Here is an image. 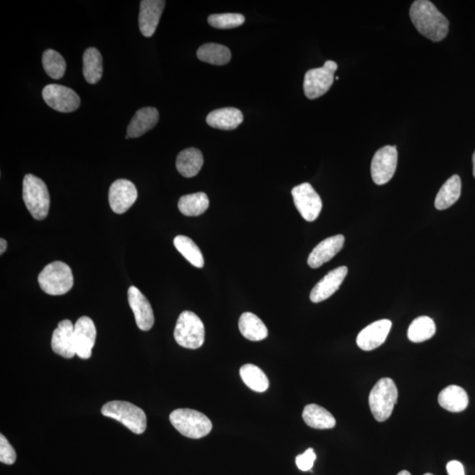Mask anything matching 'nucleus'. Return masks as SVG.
<instances>
[{
	"label": "nucleus",
	"instance_id": "obj_1",
	"mask_svg": "<svg viewBox=\"0 0 475 475\" xmlns=\"http://www.w3.org/2000/svg\"><path fill=\"white\" fill-rule=\"evenodd\" d=\"M409 16L420 34L433 42H440L448 34L449 21L433 2L416 0L412 4Z\"/></svg>",
	"mask_w": 475,
	"mask_h": 475
},
{
	"label": "nucleus",
	"instance_id": "obj_3",
	"mask_svg": "<svg viewBox=\"0 0 475 475\" xmlns=\"http://www.w3.org/2000/svg\"><path fill=\"white\" fill-rule=\"evenodd\" d=\"M172 425L183 436L199 440L212 430V423L202 413L190 408H179L169 416Z\"/></svg>",
	"mask_w": 475,
	"mask_h": 475
},
{
	"label": "nucleus",
	"instance_id": "obj_38",
	"mask_svg": "<svg viewBox=\"0 0 475 475\" xmlns=\"http://www.w3.org/2000/svg\"><path fill=\"white\" fill-rule=\"evenodd\" d=\"M6 248H7V242L6 239H0V253H1V255H3V253H5Z\"/></svg>",
	"mask_w": 475,
	"mask_h": 475
},
{
	"label": "nucleus",
	"instance_id": "obj_25",
	"mask_svg": "<svg viewBox=\"0 0 475 475\" xmlns=\"http://www.w3.org/2000/svg\"><path fill=\"white\" fill-rule=\"evenodd\" d=\"M239 328L241 335L252 342H259L268 336L265 324L252 313H244L241 315L239 320Z\"/></svg>",
	"mask_w": 475,
	"mask_h": 475
},
{
	"label": "nucleus",
	"instance_id": "obj_31",
	"mask_svg": "<svg viewBox=\"0 0 475 475\" xmlns=\"http://www.w3.org/2000/svg\"><path fill=\"white\" fill-rule=\"evenodd\" d=\"M173 245L192 265L199 268L204 267L205 260L201 250L190 238L178 235L173 239Z\"/></svg>",
	"mask_w": 475,
	"mask_h": 475
},
{
	"label": "nucleus",
	"instance_id": "obj_16",
	"mask_svg": "<svg viewBox=\"0 0 475 475\" xmlns=\"http://www.w3.org/2000/svg\"><path fill=\"white\" fill-rule=\"evenodd\" d=\"M165 6L166 1L163 0H143L140 2L139 30L146 38L154 35Z\"/></svg>",
	"mask_w": 475,
	"mask_h": 475
},
{
	"label": "nucleus",
	"instance_id": "obj_14",
	"mask_svg": "<svg viewBox=\"0 0 475 475\" xmlns=\"http://www.w3.org/2000/svg\"><path fill=\"white\" fill-rule=\"evenodd\" d=\"M128 301L135 316L136 324L139 329L149 331L154 324V314L147 297L135 286L128 290Z\"/></svg>",
	"mask_w": 475,
	"mask_h": 475
},
{
	"label": "nucleus",
	"instance_id": "obj_8",
	"mask_svg": "<svg viewBox=\"0 0 475 475\" xmlns=\"http://www.w3.org/2000/svg\"><path fill=\"white\" fill-rule=\"evenodd\" d=\"M337 68L338 65L336 62L328 60L324 67L307 71L304 79V92L308 99H317L328 92L333 85Z\"/></svg>",
	"mask_w": 475,
	"mask_h": 475
},
{
	"label": "nucleus",
	"instance_id": "obj_22",
	"mask_svg": "<svg viewBox=\"0 0 475 475\" xmlns=\"http://www.w3.org/2000/svg\"><path fill=\"white\" fill-rule=\"evenodd\" d=\"M204 165V156L197 148L181 151L176 159V168L181 176L191 178L198 175Z\"/></svg>",
	"mask_w": 475,
	"mask_h": 475
},
{
	"label": "nucleus",
	"instance_id": "obj_41",
	"mask_svg": "<svg viewBox=\"0 0 475 475\" xmlns=\"http://www.w3.org/2000/svg\"><path fill=\"white\" fill-rule=\"evenodd\" d=\"M424 475H433V474H425Z\"/></svg>",
	"mask_w": 475,
	"mask_h": 475
},
{
	"label": "nucleus",
	"instance_id": "obj_37",
	"mask_svg": "<svg viewBox=\"0 0 475 475\" xmlns=\"http://www.w3.org/2000/svg\"><path fill=\"white\" fill-rule=\"evenodd\" d=\"M448 475H466L465 469L462 463L457 462V460H452L446 466Z\"/></svg>",
	"mask_w": 475,
	"mask_h": 475
},
{
	"label": "nucleus",
	"instance_id": "obj_11",
	"mask_svg": "<svg viewBox=\"0 0 475 475\" xmlns=\"http://www.w3.org/2000/svg\"><path fill=\"white\" fill-rule=\"evenodd\" d=\"M398 151L396 147L387 146L376 151L372 159L371 172L373 181L378 185L388 183L396 171Z\"/></svg>",
	"mask_w": 475,
	"mask_h": 475
},
{
	"label": "nucleus",
	"instance_id": "obj_7",
	"mask_svg": "<svg viewBox=\"0 0 475 475\" xmlns=\"http://www.w3.org/2000/svg\"><path fill=\"white\" fill-rule=\"evenodd\" d=\"M173 336L180 346L190 350L199 349L205 343V325L197 314L184 311L177 320Z\"/></svg>",
	"mask_w": 475,
	"mask_h": 475
},
{
	"label": "nucleus",
	"instance_id": "obj_18",
	"mask_svg": "<svg viewBox=\"0 0 475 475\" xmlns=\"http://www.w3.org/2000/svg\"><path fill=\"white\" fill-rule=\"evenodd\" d=\"M348 274V268L342 266L328 272L311 290L310 299L311 302L320 303L328 299L333 293L338 291Z\"/></svg>",
	"mask_w": 475,
	"mask_h": 475
},
{
	"label": "nucleus",
	"instance_id": "obj_27",
	"mask_svg": "<svg viewBox=\"0 0 475 475\" xmlns=\"http://www.w3.org/2000/svg\"><path fill=\"white\" fill-rule=\"evenodd\" d=\"M103 74V57L96 48L86 50L83 55V74L89 84H96Z\"/></svg>",
	"mask_w": 475,
	"mask_h": 475
},
{
	"label": "nucleus",
	"instance_id": "obj_15",
	"mask_svg": "<svg viewBox=\"0 0 475 475\" xmlns=\"http://www.w3.org/2000/svg\"><path fill=\"white\" fill-rule=\"evenodd\" d=\"M391 328V321L389 320H380L373 322L358 333L357 346L365 351L377 349L385 343Z\"/></svg>",
	"mask_w": 475,
	"mask_h": 475
},
{
	"label": "nucleus",
	"instance_id": "obj_19",
	"mask_svg": "<svg viewBox=\"0 0 475 475\" xmlns=\"http://www.w3.org/2000/svg\"><path fill=\"white\" fill-rule=\"evenodd\" d=\"M345 238L343 235H336L324 239L315 246L308 257V265L313 268H318L329 262L343 248Z\"/></svg>",
	"mask_w": 475,
	"mask_h": 475
},
{
	"label": "nucleus",
	"instance_id": "obj_35",
	"mask_svg": "<svg viewBox=\"0 0 475 475\" xmlns=\"http://www.w3.org/2000/svg\"><path fill=\"white\" fill-rule=\"evenodd\" d=\"M16 457V450L4 435H0V462L6 465H13Z\"/></svg>",
	"mask_w": 475,
	"mask_h": 475
},
{
	"label": "nucleus",
	"instance_id": "obj_17",
	"mask_svg": "<svg viewBox=\"0 0 475 475\" xmlns=\"http://www.w3.org/2000/svg\"><path fill=\"white\" fill-rule=\"evenodd\" d=\"M52 348L54 353L64 358L70 359L75 356L74 325L71 321H60L54 330Z\"/></svg>",
	"mask_w": 475,
	"mask_h": 475
},
{
	"label": "nucleus",
	"instance_id": "obj_26",
	"mask_svg": "<svg viewBox=\"0 0 475 475\" xmlns=\"http://www.w3.org/2000/svg\"><path fill=\"white\" fill-rule=\"evenodd\" d=\"M462 194V180L459 176L454 175L445 181L435 199V207L444 210L451 207L459 200Z\"/></svg>",
	"mask_w": 475,
	"mask_h": 475
},
{
	"label": "nucleus",
	"instance_id": "obj_29",
	"mask_svg": "<svg viewBox=\"0 0 475 475\" xmlns=\"http://www.w3.org/2000/svg\"><path fill=\"white\" fill-rule=\"evenodd\" d=\"M199 60L214 65H224L229 63L231 57L230 50L219 43H206L198 49Z\"/></svg>",
	"mask_w": 475,
	"mask_h": 475
},
{
	"label": "nucleus",
	"instance_id": "obj_21",
	"mask_svg": "<svg viewBox=\"0 0 475 475\" xmlns=\"http://www.w3.org/2000/svg\"><path fill=\"white\" fill-rule=\"evenodd\" d=\"M243 119V114L238 108H224L210 112L206 122L212 128L233 130L241 125Z\"/></svg>",
	"mask_w": 475,
	"mask_h": 475
},
{
	"label": "nucleus",
	"instance_id": "obj_28",
	"mask_svg": "<svg viewBox=\"0 0 475 475\" xmlns=\"http://www.w3.org/2000/svg\"><path fill=\"white\" fill-rule=\"evenodd\" d=\"M209 206V198L204 192L185 195L178 202L180 212L188 217L200 216L208 210Z\"/></svg>",
	"mask_w": 475,
	"mask_h": 475
},
{
	"label": "nucleus",
	"instance_id": "obj_6",
	"mask_svg": "<svg viewBox=\"0 0 475 475\" xmlns=\"http://www.w3.org/2000/svg\"><path fill=\"white\" fill-rule=\"evenodd\" d=\"M398 390L393 379L383 378L373 387L369 395L370 408L378 422H385L394 411Z\"/></svg>",
	"mask_w": 475,
	"mask_h": 475
},
{
	"label": "nucleus",
	"instance_id": "obj_5",
	"mask_svg": "<svg viewBox=\"0 0 475 475\" xmlns=\"http://www.w3.org/2000/svg\"><path fill=\"white\" fill-rule=\"evenodd\" d=\"M23 195L32 217L36 220L46 219L49 214L50 198L45 181L30 173L27 175L23 180Z\"/></svg>",
	"mask_w": 475,
	"mask_h": 475
},
{
	"label": "nucleus",
	"instance_id": "obj_33",
	"mask_svg": "<svg viewBox=\"0 0 475 475\" xmlns=\"http://www.w3.org/2000/svg\"><path fill=\"white\" fill-rule=\"evenodd\" d=\"M43 69L50 78L60 79L67 70V63L63 56L54 50H47L42 55Z\"/></svg>",
	"mask_w": 475,
	"mask_h": 475
},
{
	"label": "nucleus",
	"instance_id": "obj_40",
	"mask_svg": "<svg viewBox=\"0 0 475 475\" xmlns=\"http://www.w3.org/2000/svg\"><path fill=\"white\" fill-rule=\"evenodd\" d=\"M473 164H474L473 172H474V176L475 177V151H474V154L473 155Z\"/></svg>",
	"mask_w": 475,
	"mask_h": 475
},
{
	"label": "nucleus",
	"instance_id": "obj_24",
	"mask_svg": "<svg viewBox=\"0 0 475 475\" xmlns=\"http://www.w3.org/2000/svg\"><path fill=\"white\" fill-rule=\"evenodd\" d=\"M303 419L308 426L317 430L332 429L336 420L331 413L317 404H309L304 408Z\"/></svg>",
	"mask_w": 475,
	"mask_h": 475
},
{
	"label": "nucleus",
	"instance_id": "obj_4",
	"mask_svg": "<svg viewBox=\"0 0 475 475\" xmlns=\"http://www.w3.org/2000/svg\"><path fill=\"white\" fill-rule=\"evenodd\" d=\"M40 287L49 295H64L70 292L74 279L71 268L63 262L48 264L38 275Z\"/></svg>",
	"mask_w": 475,
	"mask_h": 475
},
{
	"label": "nucleus",
	"instance_id": "obj_34",
	"mask_svg": "<svg viewBox=\"0 0 475 475\" xmlns=\"http://www.w3.org/2000/svg\"><path fill=\"white\" fill-rule=\"evenodd\" d=\"M245 21L244 16L241 13L212 14L208 17L210 26L219 28V30H229V28L241 26Z\"/></svg>",
	"mask_w": 475,
	"mask_h": 475
},
{
	"label": "nucleus",
	"instance_id": "obj_2",
	"mask_svg": "<svg viewBox=\"0 0 475 475\" xmlns=\"http://www.w3.org/2000/svg\"><path fill=\"white\" fill-rule=\"evenodd\" d=\"M101 414L117 420L133 433L143 434L147 430V415L142 409L128 401L107 402L101 408Z\"/></svg>",
	"mask_w": 475,
	"mask_h": 475
},
{
	"label": "nucleus",
	"instance_id": "obj_10",
	"mask_svg": "<svg viewBox=\"0 0 475 475\" xmlns=\"http://www.w3.org/2000/svg\"><path fill=\"white\" fill-rule=\"evenodd\" d=\"M42 97L48 106L62 113L77 110L81 99L77 93L67 86L50 84L42 90Z\"/></svg>",
	"mask_w": 475,
	"mask_h": 475
},
{
	"label": "nucleus",
	"instance_id": "obj_39",
	"mask_svg": "<svg viewBox=\"0 0 475 475\" xmlns=\"http://www.w3.org/2000/svg\"><path fill=\"white\" fill-rule=\"evenodd\" d=\"M397 475H411V473L408 472V471L404 470L401 471L400 473H399Z\"/></svg>",
	"mask_w": 475,
	"mask_h": 475
},
{
	"label": "nucleus",
	"instance_id": "obj_36",
	"mask_svg": "<svg viewBox=\"0 0 475 475\" xmlns=\"http://www.w3.org/2000/svg\"><path fill=\"white\" fill-rule=\"evenodd\" d=\"M315 459H316V454H315L314 449H307L303 454L297 456L296 465L297 469L303 471V472L311 470L313 469Z\"/></svg>",
	"mask_w": 475,
	"mask_h": 475
},
{
	"label": "nucleus",
	"instance_id": "obj_20",
	"mask_svg": "<svg viewBox=\"0 0 475 475\" xmlns=\"http://www.w3.org/2000/svg\"><path fill=\"white\" fill-rule=\"evenodd\" d=\"M159 119V111L155 108H141L136 112L127 129L126 139H137L154 129Z\"/></svg>",
	"mask_w": 475,
	"mask_h": 475
},
{
	"label": "nucleus",
	"instance_id": "obj_30",
	"mask_svg": "<svg viewBox=\"0 0 475 475\" xmlns=\"http://www.w3.org/2000/svg\"><path fill=\"white\" fill-rule=\"evenodd\" d=\"M243 382L248 386L250 389L257 391V393H263L267 391L270 382L268 377L263 370L255 365L248 364L243 365L239 370Z\"/></svg>",
	"mask_w": 475,
	"mask_h": 475
},
{
	"label": "nucleus",
	"instance_id": "obj_32",
	"mask_svg": "<svg viewBox=\"0 0 475 475\" xmlns=\"http://www.w3.org/2000/svg\"><path fill=\"white\" fill-rule=\"evenodd\" d=\"M436 331V324L433 319L428 316H420L415 319L409 326L408 337L412 343H423L430 339Z\"/></svg>",
	"mask_w": 475,
	"mask_h": 475
},
{
	"label": "nucleus",
	"instance_id": "obj_9",
	"mask_svg": "<svg viewBox=\"0 0 475 475\" xmlns=\"http://www.w3.org/2000/svg\"><path fill=\"white\" fill-rule=\"evenodd\" d=\"M292 194L296 208L303 219L308 222L316 220L322 210V201L311 185L307 183L300 184L293 188Z\"/></svg>",
	"mask_w": 475,
	"mask_h": 475
},
{
	"label": "nucleus",
	"instance_id": "obj_13",
	"mask_svg": "<svg viewBox=\"0 0 475 475\" xmlns=\"http://www.w3.org/2000/svg\"><path fill=\"white\" fill-rule=\"evenodd\" d=\"M96 328L92 319L88 316L79 318L74 325L76 355L82 359L92 356V350L96 340Z\"/></svg>",
	"mask_w": 475,
	"mask_h": 475
},
{
	"label": "nucleus",
	"instance_id": "obj_12",
	"mask_svg": "<svg viewBox=\"0 0 475 475\" xmlns=\"http://www.w3.org/2000/svg\"><path fill=\"white\" fill-rule=\"evenodd\" d=\"M137 195V188L132 181L119 179L110 186L108 201L114 212L122 214L135 204Z\"/></svg>",
	"mask_w": 475,
	"mask_h": 475
},
{
	"label": "nucleus",
	"instance_id": "obj_23",
	"mask_svg": "<svg viewBox=\"0 0 475 475\" xmlns=\"http://www.w3.org/2000/svg\"><path fill=\"white\" fill-rule=\"evenodd\" d=\"M469 402L467 391L459 386L452 385L445 387L438 395V404L450 412L458 413L465 411Z\"/></svg>",
	"mask_w": 475,
	"mask_h": 475
}]
</instances>
